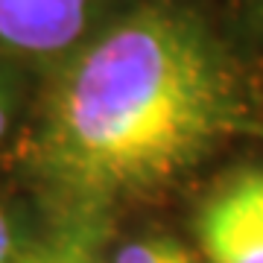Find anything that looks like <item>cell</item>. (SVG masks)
Wrapping results in <instances>:
<instances>
[{
  "instance_id": "cell-1",
  "label": "cell",
  "mask_w": 263,
  "mask_h": 263,
  "mask_svg": "<svg viewBox=\"0 0 263 263\" xmlns=\"http://www.w3.org/2000/svg\"><path fill=\"white\" fill-rule=\"evenodd\" d=\"M240 117L243 88L222 44L184 9L152 3L70 53L27 167L65 222L100 228L187 176Z\"/></svg>"
},
{
  "instance_id": "cell-2",
  "label": "cell",
  "mask_w": 263,
  "mask_h": 263,
  "mask_svg": "<svg viewBox=\"0 0 263 263\" xmlns=\"http://www.w3.org/2000/svg\"><path fill=\"white\" fill-rule=\"evenodd\" d=\"M205 263H263V170H237L196 214Z\"/></svg>"
},
{
  "instance_id": "cell-3",
  "label": "cell",
  "mask_w": 263,
  "mask_h": 263,
  "mask_svg": "<svg viewBox=\"0 0 263 263\" xmlns=\"http://www.w3.org/2000/svg\"><path fill=\"white\" fill-rule=\"evenodd\" d=\"M97 0H0V47L18 56H65L82 47Z\"/></svg>"
},
{
  "instance_id": "cell-4",
  "label": "cell",
  "mask_w": 263,
  "mask_h": 263,
  "mask_svg": "<svg viewBox=\"0 0 263 263\" xmlns=\"http://www.w3.org/2000/svg\"><path fill=\"white\" fill-rule=\"evenodd\" d=\"M29 263H103L100 260V228L62 222L56 234L38 243Z\"/></svg>"
},
{
  "instance_id": "cell-5",
  "label": "cell",
  "mask_w": 263,
  "mask_h": 263,
  "mask_svg": "<svg viewBox=\"0 0 263 263\" xmlns=\"http://www.w3.org/2000/svg\"><path fill=\"white\" fill-rule=\"evenodd\" d=\"M38 243L41 240L29 231L27 216L0 199V263H29Z\"/></svg>"
},
{
  "instance_id": "cell-6",
  "label": "cell",
  "mask_w": 263,
  "mask_h": 263,
  "mask_svg": "<svg viewBox=\"0 0 263 263\" xmlns=\"http://www.w3.org/2000/svg\"><path fill=\"white\" fill-rule=\"evenodd\" d=\"M111 263H199V257L173 237H141L120 246Z\"/></svg>"
},
{
  "instance_id": "cell-7",
  "label": "cell",
  "mask_w": 263,
  "mask_h": 263,
  "mask_svg": "<svg viewBox=\"0 0 263 263\" xmlns=\"http://www.w3.org/2000/svg\"><path fill=\"white\" fill-rule=\"evenodd\" d=\"M12 117H15V82L0 67V143L6 141V135H9Z\"/></svg>"
},
{
  "instance_id": "cell-8",
  "label": "cell",
  "mask_w": 263,
  "mask_h": 263,
  "mask_svg": "<svg viewBox=\"0 0 263 263\" xmlns=\"http://www.w3.org/2000/svg\"><path fill=\"white\" fill-rule=\"evenodd\" d=\"M252 6H254V12L260 15V21H263V0H252Z\"/></svg>"
}]
</instances>
